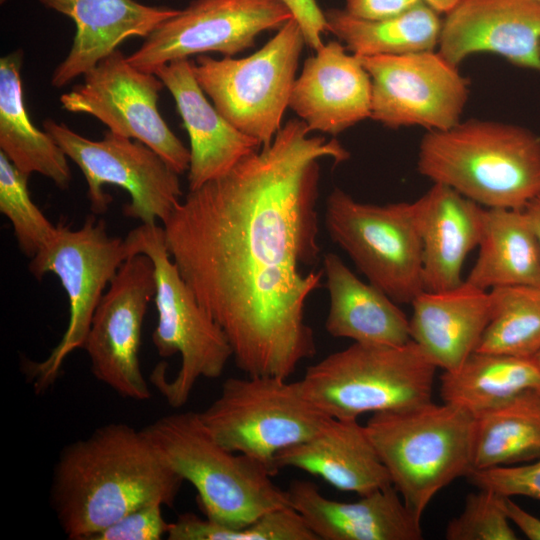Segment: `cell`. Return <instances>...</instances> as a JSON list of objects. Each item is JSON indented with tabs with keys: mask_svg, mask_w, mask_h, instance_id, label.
Returning <instances> with one entry per match:
<instances>
[{
	"mask_svg": "<svg viewBox=\"0 0 540 540\" xmlns=\"http://www.w3.org/2000/svg\"><path fill=\"white\" fill-rule=\"evenodd\" d=\"M291 119L273 141L179 202L163 224L182 278L250 377L288 379L316 353L305 303L321 285L320 160L349 152Z\"/></svg>",
	"mask_w": 540,
	"mask_h": 540,
	"instance_id": "cell-1",
	"label": "cell"
},
{
	"mask_svg": "<svg viewBox=\"0 0 540 540\" xmlns=\"http://www.w3.org/2000/svg\"><path fill=\"white\" fill-rule=\"evenodd\" d=\"M183 481L142 430L108 423L62 449L51 505L69 539L88 540L136 508L173 506Z\"/></svg>",
	"mask_w": 540,
	"mask_h": 540,
	"instance_id": "cell-2",
	"label": "cell"
},
{
	"mask_svg": "<svg viewBox=\"0 0 540 540\" xmlns=\"http://www.w3.org/2000/svg\"><path fill=\"white\" fill-rule=\"evenodd\" d=\"M417 169L484 208L522 210L540 195V136L512 123L460 121L425 133Z\"/></svg>",
	"mask_w": 540,
	"mask_h": 540,
	"instance_id": "cell-3",
	"label": "cell"
},
{
	"mask_svg": "<svg viewBox=\"0 0 540 540\" xmlns=\"http://www.w3.org/2000/svg\"><path fill=\"white\" fill-rule=\"evenodd\" d=\"M163 460L197 491L205 517L232 529L288 506L286 490L260 461L221 446L199 412L162 416L141 429Z\"/></svg>",
	"mask_w": 540,
	"mask_h": 540,
	"instance_id": "cell-4",
	"label": "cell"
},
{
	"mask_svg": "<svg viewBox=\"0 0 540 540\" xmlns=\"http://www.w3.org/2000/svg\"><path fill=\"white\" fill-rule=\"evenodd\" d=\"M476 417L432 400L373 413L367 433L405 504L422 519L434 496L473 470Z\"/></svg>",
	"mask_w": 540,
	"mask_h": 540,
	"instance_id": "cell-5",
	"label": "cell"
},
{
	"mask_svg": "<svg viewBox=\"0 0 540 540\" xmlns=\"http://www.w3.org/2000/svg\"><path fill=\"white\" fill-rule=\"evenodd\" d=\"M131 255L144 254L154 266L155 304L158 313L152 341L161 357L180 354L179 370L172 380L167 364L153 369L150 381L173 408L185 405L200 378L220 377L233 358L230 343L182 278L166 247L159 225L132 229L125 237Z\"/></svg>",
	"mask_w": 540,
	"mask_h": 540,
	"instance_id": "cell-6",
	"label": "cell"
},
{
	"mask_svg": "<svg viewBox=\"0 0 540 540\" xmlns=\"http://www.w3.org/2000/svg\"><path fill=\"white\" fill-rule=\"evenodd\" d=\"M436 369L412 340L354 342L307 367L299 383L304 396L330 417L358 419L431 401Z\"/></svg>",
	"mask_w": 540,
	"mask_h": 540,
	"instance_id": "cell-7",
	"label": "cell"
},
{
	"mask_svg": "<svg viewBox=\"0 0 540 540\" xmlns=\"http://www.w3.org/2000/svg\"><path fill=\"white\" fill-rule=\"evenodd\" d=\"M130 256L125 238L108 235L105 221L93 214L76 230L58 223L53 238L31 258V274L36 279L56 275L69 302L68 324L58 344L45 359L24 361L23 371L35 393L52 387L65 359L83 348L105 288Z\"/></svg>",
	"mask_w": 540,
	"mask_h": 540,
	"instance_id": "cell-8",
	"label": "cell"
},
{
	"mask_svg": "<svg viewBox=\"0 0 540 540\" xmlns=\"http://www.w3.org/2000/svg\"><path fill=\"white\" fill-rule=\"evenodd\" d=\"M200 418L224 448L262 462L274 475L277 453L318 433L332 418L303 394L299 381L230 377Z\"/></svg>",
	"mask_w": 540,
	"mask_h": 540,
	"instance_id": "cell-9",
	"label": "cell"
},
{
	"mask_svg": "<svg viewBox=\"0 0 540 540\" xmlns=\"http://www.w3.org/2000/svg\"><path fill=\"white\" fill-rule=\"evenodd\" d=\"M304 45L300 26L292 18L247 57L199 55L193 62L194 75L221 115L264 147L282 128Z\"/></svg>",
	"mask_w": 540,
	"mask_h": 540,
	"instance_id": "cell-10",
	"label": "cell"
},
{
	"mask_svg": "<svg viewBox=\"0 0 540 540\" xmlns=\"http://www.w3.org/2000/svg\"><path fill=\"white\" fill-rule=\"evenodd\" d=\"M324 224L368 282L395 303L411 305L423 292L413 202L362 203L334 188L326 199Z\"/></svg>",
	"mask_w": 540,
	"mask_h": 540,
	"instance_id": "cell-11",
	"label": "cell"
},
{
	"mask_svg": "<svg viewBox=\"0 0 540 540\" xmlns=\"http://www.w3.org/2000/svg\"><path fill=\"white\" fill-rule=\"evenodd\" d=\"M44 130L81 170L94 215L104 214L113 200L103 191L105 184L126 190L131 200L123 215L146 225L164 224L182 200L179 174L144 143L109 130L101 140H90L52 119Z\"/></svg>",
	"mask_w": 540,
	"mask_h": 540,
	"instance_id": "cell-12",
	"label": "cell"
},
{
	"mask_svg": "<svg viewBox=\"0 0 540 540\" xmlns=\"http://www.w3.org/2000/svg\"><path fill=\"white\" fill-rule=\"evenodd\" d=\"M83 76L81 84L61 95L63 109L91 115L110 132L144 143L179 175L188 171L190 150L159 112L164 85L154 73L135 67L117 49Z\"/></svg>",
	"mask_w": 540,
	"mask_h": 540,
	"instance_id": "cell-13",
	"label": "cell"
},
{
	"mask_svg": "<svg viewBox=\"0 0 540 540\" xmlns=\"http://www.w3.org/2000/svg\"><path fill=\"white\" fill-rule=\"evenodd\" d=\"M371 79L370 118L389 128L446 130L461 121L469 81L439 52L359 57Z\"/></svg>",
	"mask_w": 540,
	"mask_h": 540,
	"instance_id": "cell-14",
	"label": "cell"
},
{
	"mask_svg": "<svg viewBox=\"0 0 540 540\" xmlns=\"http://www.w3.org/2000/svg\"><path fill=\"white\" fill-rule=\"evenodd\" d=\"M292 18L280 0H193L127 58L135 67L154 73L164 64L193 55L218 52L231 57L254 46L260 33L279 30Z\"/></svg>",
	"mask_w": 540,
	"mask_h": 540,
	"instance_id": "cell-15",
	"label": "cell"
},
{
	"mask_svg": "<svg viewBox=\"0 0 540 540\" xmlns=\"http://www.w3.org/2000/svg\"><path fill=\"white\" fill-rule=\"evenodd\" d=\"M155 291L151 259L144 254L128 257L103 294L83 346L94 377L135 401L151 397L139 350L144 317Z\"/></svg>",
	"mask_w": 540,
	"mask_h": 540,
	"instance_id": "cell-16",
	"label": "cell"
},
{
	"mask_svg": "<svg viewBox=\"0 0 540 540\" xmlns=\"http://www.w3.org/2000/svg\"><path fill=\"white\" fill-rule=\"evenodd\" d=\"M438 48L457 67L493 53L540 72V0H462L442 21Z\"/></svg>",
	"mask_w": 540,
	"mask_h": 540,
	"instance_id": "cell-17",
	"label": "cell"
},
{
	"mask_svg": "<svg viewBox=\"0 0 540 540\" xmlns=\"http://www.w3.org/2000/svg\"><path fill=\"white\" fill-rule=\"evenodd\" d=\"M329 41L304 62L289 107L310 130L337 135L370 118L371 79L358 56Z\"/></svg>",
	"mask_w": 540,
	"mask_h": 540,
	"instance_id": "cell-18",
	"label": "cell"
},
{
	"mask_svg": "<svg viewBox=\"0 0 540 540\" xmlns=\"http://www.w3.org/2000/svg\"><path fill=\"white\" fill-rule=\"evenodd\" d=\"M288 504L304 519L318 540H421V518L393 485L360 496L354 502L325 497L308 480H292Z\"/></svg>",
	"mask_w": 540,
	"mask_h": 540,
	"instance_id": "cell-19",
	"label": "cell"
},
{
	"mask_svg": "<svg viewBox=\"0 0 540 540\" xmlns=\"http://www.w3.org/2000/svg\"><path fill=\"white\" fill-rule=\"evenodd\" d=\"M154 74L173 96L189 136V191L224 175L262 147L258 140L230 124L207 100L195 78L192 61H171L157 68Z\"/></svg>",
	"mask_w": 540,
	"mask_h": 540,
	"instance_id": "cell-20",
	"label": "cell"
},
{
	"mask_svg": "<svg viewBox=\"0 0 540 540\" xmlns=\"http://www.w3.org/2000/svg\"><path fill=\"white\" fill-rule=\"evenodd\" d=\"M422 245V285L444 292L463 284L462 268L481 241L486 208L454 189L433 183L413 202Z\"/></svg>",
	"mask_w": 540,
	"mask_h": 540,
	"instance_id": "cell-21",
	"label": "cell"
},
{
	"mask_svg": "<svg viewBox=\"0 0 540 540\" xmlns=\"http://www.w3.org/2000/svg\"><path fill=\"white\" fill-rule=\"evenodd\" d=\"M3 1V0H2ZM68 16L76 33L68 55L55 68L51 85L66 86L85 75L131 37L146 38L179 10L148 6L135 0H38Z\"/></svg>",
	"mask_w": 540,
	"mask_h": 540,
	"instance_id": "cell-22",
	"label": "cell"
},
{
	"mask_svg": "<svg viewBox=\"0 0 540 540\" xmlns=\"http://www.w3.org/2000/svg\"><path fill=\"white\" fill-rule=\"evenodd\" d=\"M275 466L278 471L285 467L303 470L359 496L392 485L365 425L358 419L332 417L311 438L279 451Z\"/></svg>",
	"mask_w": 540,
	"mask_h": 540,
	"instance_id": "cell-23",
	"label": "cell"
},
{
	"mask_svg": "<svg viewBox=\"0 0 540 540\" xmlns=\"http://www.w3.org/2000/svg\"><path fill=\"white\" fill-rule=\"evenodd\" d=\"M411 306V340L443 371L457 370L476 351L491 318L489 292L465 281L449 291H423Z\"/></svg>",
	"mask_w": 540,
	"mask_h": 540,
	"instance_id": "cell-24",
	"label": "cell"
},
{
	"mask_svg": "<svg viewBox=\"0 0 540 540\" xmlns=\"http://www.w3.org/2000/svg\"><path fill=\"white\" fill-rule=\"evenodd\" d=\"M329 293L326 331L358 343L402 345L411 340L409 319L389 296L359 279L335 253L323 256Z\"/></svg>",
	"mask_w": 540,
	"mask_h": 540,
	"instance_id": "cell-25",
	"label": "cell"
},
{
	"mask_svg": "<svg viewBox=\"0 0 540 540\" xmlns=\"http://www.w3.org/2000/svg\"><path fill=\"white\" fill-rule=\"evenodd\" d=\"M22 57L18 50L0 59V151L25 175L38 173L67 189L71 182L68 157L48 132L33 125L26 111Z\"/></svg>",
	"mask_w": 540,
	"mask_h": 540,
	"instance_id": "cell-26",
	"label": "cell"
},
{
	"mask_svg": "<svg viewBox=\"0 0 540 540\" xmlns=\"http://www.w3.org/2000/svg\"><path fill=\"white\" fill-rule=\"evenodd\" d=\"M478 247L466 283L484 291L501 286L540 288V245L523 209L486 208Z\"/></svg>",
	"mask_w": 540,
	"mask_h": 540,
	"instance_id": "cell-27",
	"label": "cell"
},
{
	"mask_svg": "<svg viewBox=\"0 0 540 540\" xmlns=\"http://www.w3.org/2000/svg\"><path fill=\"white\" fill-rule=\"evenodd\" d=\"M527 391L540 392V366L533 358L475 351L440 378L442 401L475 417Z\"/></svg>",
	"mask_w": 540,
	"mask_h": 540,
	"instance_id": "cell-28",
	"label": "cell"
},
{
	"mask_svg": "<svg viewBox=\"0 0 540 540\" xmlns=\"http://www.w3.org/2000/svg\"><path fill=\"white\" fill-rule=\"evenodd\" d=\"M324 13L328 32L358 57L434 50L442 26L438 13L423 1L383 20L360 19L345 9H329Z\"/></svg>",
	"mask_w": 540,
	"mask_h": 540,
	"instance_id": "cell-29",
	"label": "cell"
},
{
	"mask_svg": "<svg viewBox=\"0 0 540 540\" xmlns=\"http://www.w3.org/2000/svg\"><path fill=\"white\" fill-rule=\"evenodd\" d=\"M540 457V392L527 391L476 416L473 469Z\"/></svg>",
	"mask_w": 540,
	"mask_h": 540,
	"instance_id": "cell-30",
	"label": "cell"
},
{
	"mask_svg": "<svg viewBox=\"0 0 540 540\" xmlns=\"http://www.w3.org/2000/svg\"><path fill=\"white\" fill-rule=\"evenodd\" d=\"M491 318L476 351L533 358L540 351V288L489 291Z\"/></svg>",
	"mask_w": 540,
	"mask_h": 540,
	"instance_id": "cell-31",
	"label": "cell"
},
{
	"mask_svg": "<svg viewBox=\"0 0 540 540\" xmlns=\"http://www.w3.org/2000/svg\"><path fill=\"white\" fill-rule=\"evenodd\" d=\"M166 536L169 540H318L302 516L289 505L239 529L186 512L169 523Z\"/></svg>",
	"mask_w": 540,
	"mask_h": 540,
	"instance_id": "cell-32",
	"label": "cell"
},
{
	"mask_svg": "<svg viewBox=\"0 0 540 540\" xmlns=\"http://www.w3.org/2000/svg\"><path fill=\"white\" fill-rule=\"evenodd\" d=\"M28 179L0 151V211L10 221L19 249L31 259L53 238L57 225L32 201Z\"/></svg>",
	"mask_w": 540,
	"mask_h": 540,
	"instance_id": "cell-33",
	"label": "cell"
},
{
	"mask_svg": "<svg viewBox=\"0 0 540 540\" xmlns=\"http://www.w3.org/2000/svg\"><path fill=\"white\" fill-rule=\"evenodd\" d=\"M447 540H516L503 495L478 488L467 495L462 512L445 529Z\"/></svg>",
	"mask_w": 540,
	"mask_h": 540,
	"instance_id": "cell-34",
	"label": "cell"
},
{
	"mask_svg": "<svg viewBox=\"0 0 540 540\" xmlns=\"http://www.w3.org/2000/svg\"><path fill=\"white\" fill-rule=\"evenodd\" d=\"M466 477L477 488L507 497L523 496L540 501V457L526 464L473 469Z\"/></svg>",
	"mask_w": 540,
	"mask_h": 540,
	"instance_id": "cell-35",
	"label": "cell"
},
{
	"mask_svg": "<svg viewBox=\"0 0 540 540\" xmlns=\"http://www.w3.org/2000/svg\"><path fill=\"white\" fill-rule=\"evenodd\" d=\"M160 503L136 508L88 540H159L167 534L169 523L162 516Z\"/></svg>",
	"mask_w": 540,
	"mask_h": 540,
	"instance_id": "cell-36",
	"label": "cell"
},
{
	"mask_svg": "<svg viewBox=\"0 0 540 540\" xmlns=\"http://www.w3.org/2000/svg\"><path fill=\"white\" fill-rule=\"evenodd\" d=\"M292 13L303 33L307 46L318 51L323 45L322 35L327 30L325 13L316 0H280Z\"/></svg>",
	"mask_w": 540,
	"mask_h": 540,
	"instance_id": "cell-37",
	"label": "cell"
},
{
	"mask_svg": "<svg viewBox=\"0 0 540 540\" xmlns=\"http://www.w3.org/2000/svg\"><path fill=\"white\" fill-rule=\"evenodd\" d=\"M422 0H346L345 10L365 20H383L398 16Z\"/></svg>",
	"mask_w": 540,
	"mask_h": 540,
	"instance_id": "cell-38",
	"label": "cell"
},
{
	"mask_svg": "<svg viewBox=\"0 0 540 540\" xmlns=\"http://www.w3.org/2000/svg\"><path fill=\"white\" fill-rule=\"evenodd\" d=\"M503 503L510 521L531 540H540V519L516 504L511 497L503 496Z\"/></svg>",
	"mask_w": 540,
	"mask_h": 540,
	"instance_id": "cell-39",
	"label": "cell"
},
{
	"mask_svg": "<svg viewBox=\"0 0 540 540\" xmlns=\"http://www.w3.org/2000/svg\"><path fill=\"white\" fill-rule=\"evenodd\" d=\"M527 219L540 245V195L532 199L524 208Z\"/></svg>",
	"mask_w": 540,
	"mask_h": 540,
	"instance_id": "cell-40",
	"label": "cell"
},
{
	"mask_svg": "<svg viewBox=\"0 0 540 540\" xmlns=\"http://www.w3.org/2000/svg\"><path fill=\"white\" fill-rule=\"evenodd\" d=\"M437 13H449L462 0H422Z\"/></svg>",
	"mask_w": 540,
	"mask_h": 540,
	"instance_id": "cell-41",
	"label": "cell"
},
{
	"mask_svg": "<svg viewBox=\"0 0 540 540\" xmlns=\"http://www.w3.org/2000/svg\"><path fill=\"white\" fill-rule=\"evenodd\" d=\"M533 359L540 366V351L533 357Z\"/></svg>",
	"mask_w": 540,
	"mask_h": 540,
	"instance_id": "cell-42",
	"label": "cell"
}]
</instances>
